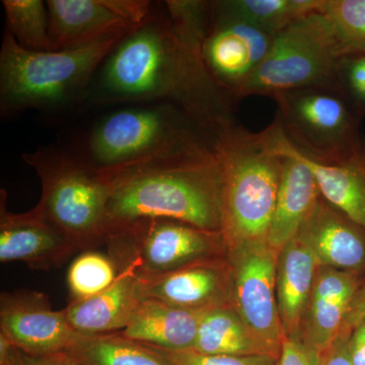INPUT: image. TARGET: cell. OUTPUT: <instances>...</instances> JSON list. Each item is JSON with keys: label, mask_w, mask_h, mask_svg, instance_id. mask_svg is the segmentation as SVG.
Instances as JSON below:
<instances>
[{"label": "cell", "mask_w": 365, "mask_h": 365, "mask_svg": "<svg viewBox=\"0 0 365 365\" xmlns=\"http://www.w3.org/2000/svg\"><path fill=\"white\" fill-rule=\"evenodd\" d=\"M209 13L210 1L153 2L148 18L98 67L85 105L169 103L217 135L232 126L237 102L211 78L201 55Z\"/></svg>", "instance_id": "obj_1"}, {"label": "cell", "mask_w": 365, "mask_h": 365, "mask_svg": "<svg viewBox=\"0 0 365 365\" xmlns=\"http://www.w3.org/2000/svg\"><path fill=\"white\" fill-rule=\"evenodd\" d=\"M217 136L176 105L144 103L112 107L69 148L116 180L155 165L215 155Z\"/></svg>", "instance_id": "obj_2"}, {"label": "cell", "mask_w": 365, "mask_h": 365, "mask_svg": "<svg viewBox=\"0 0 365 365\" xmlns=\"http://www.w3.org/2000/svg\"><path fill=\"white\" fill-rule=\"evenodd\" d=\"M151 218L222 232V170L217 153L118 177L108 204V232Z\"/></svg>", "instance_id": "obj_3"}, {"label": "cell", "mask_w": 365, "mask_h": 365, "mask_svg": "<svg viewBox=\"0 0 365 365\" xmlns=\"http://www.w3.org/2000/svg\"><path fill=\"white\" fill-rule=\"evenodd\" d=\"M124 36L59 51H31L4 28L0 50L1 119L28 110L58 116L85 105L93 76Z\"/></svg>", "instance_id": "obj_4"}, {"label": "cell", "mask_w": 365, "mask_h": 365, "mask_svg": "<svg viewBox=\"0 0 365 365\" xmlns=\"http://www.w3.org/2000/svg\"><path fill=\"white\" fill-rule=\"evenodd\" d=\"M222 170V235L227 247L267 241L282 176V158L268 129L253 133L232 124L216 140Z\"/></svg>", "instance_id": "obj_5"}, {"label": "cell", "mask_w": 365, "mask_h": 365, "mask_svg": "<svg viewBox=\"0 0 365 365\" xmlns=\"http://www.w3.org/2000/svg\"><path fill=\"white\" fill-rule=\"evenodd\" d=\"M37 173L42 195L35 206L78 251L106 244L108 204L115 180L91 168L61 145L40 148L23 155Z\"/></svg>", "instance_id": "obj_6"}, {"label": "cell", "mask_w": 365, "mask_h": 365, "mask_svg": "<svg viewBox=\"0 0 365 365\" xmlns=\"http://www.w3.org/2000/svg\"><path fill=\"white\" fill-rule=\"evenodd\" d=\"M342 55L328 21L318 9L276 34L265 59L242 86L237 101L249 96L274 98L312 86L339 90L336 63Z\"/></svg>", "instance_id": "obj_7"}, {"label": "cell", "mask_w": 365, "mask_h": 365, "mask_svg": "<svg viewBox=\"0 0 365 365\" xmlns=\"http://www.w3.org/2000/svg\"><path fill=\"white\" fill-rule=\"evenodd\" d=\"M106 245L118 270L130 267L140 280L227 254L222 232L167 218L138 220L110 230Z\"/></svg>", "instance_id": "obj_8"}, {"label": "cell", "mask_w": 365, "mask_h": 365, "mask_svg": "<svg viewBox=\"0 0 365 365\" xmlns=\"http://www.w3.org/2000/svg\"><path fill=\"white\" fill-rule=\"evenodd\" d=\"M276 119L290 143L307 157L338 160L361 145L360 117L340 90L312 86L287 91L273 98Z\"/></svg>", "instance_id": "obj_9"}, {"label": "cell", "mask_w": 365, "mask_h": 365, "mask_svg": "<svg viewBox=\"0 0 365 365\" xmlns=\"http://www.w3.org/2000/svg\"><path fill=\"white\" fill-rule=\"evenodd\" d=\"M277 252L267 241L227 247L232 307L262 352L279 359L284 333L276 295Z\"/></svg>", "instance_id": "obj_10"}, {"label": "cell", "mask_w": 365, "mask_h": 365, "mask_svg": "<svg viewBox=\"0 0 365 365\" xmlns=\"http://www.w3.org/2000/svg\"><path fill=\"white\" fill-rule=\"evenodd\" d=\"M275 36L220 11L210 1L201 45L203 63L216 85L237 102L242 86L265 59Z\"/></svg>", "instance_id": "obj_11"}, {"label": "cell", "mask_w": 365, "mask_h": 365, "mask_svg": "<svg viewBox=\"0 0 365 365\" xmlns=\"http://www.w3.org/2000/svg\"><path fill=\"white\" fill-rule=\"evenodd\" d=\"M52 51L126 35L148 18L150 0H47Z\"/></svg>", "instance_id": "obj_12"}, {"label": "cell", "mask_w": 365, "mask_h": 365, "mask_svg": "<svg viewBox=\"0 0 365 365\" xmlns=\"http://www.w3.org/2000/svg\"><path fill=\"white\" fill-rule=\"evenodd\" d=\"M0 333L31 356L66 353L83 337L64 309L54 311L47 295L28 289L0 295Z\"/></svg>", "instance_id": "obj_13"}, {"label": "cell", "mask_w": 365, "mask_h": 365, "mask_svg": "<svg viewBox=\"0 0 365 365\" xmlns=\"http://www.w3.org/2000/svg\"><path fill=\"white\" fill-rule=\"evenodd\" d=\"M267 129L273 150L281 155L283 165L267 235L269 246L279 253L299 234L322 194L313 172L295 155L277 119Z\"/></svg>", "instance_id": "obj_14"}, {"label": "cell", "mask_w": 365, "mask_h": 365, "mask_svg": "<svg viewBox=\"0 0 365 365\" xmlns=\"http://www.w3.org/2000/svg\"><path fill=\"white\" fill-rule=\"evenodd\" d=\"M140 299L160 300L179 309L203 313L232 307L227 256L206 259L148 279H139Z\"/></svg>", "instance_id": "obj_15"}, {"label": "cell", "mask_w": 365, "mask_h": 365, "mask_svg": "<svg viewBox=\"0 0 365 365\" xmlns=\"http://www.w3.org/2000/svg\"><path fill=\"white\" fill-rule=\"evenodd\" d=\"M6 192H0V261H21L29 267H59L78 250L37 208L25 213L7 210Z\"/></svg>", "instance_id": "obj_16"}, {"label": "cell", "mask_w": 365, "mask_h": 365, "mask_svg": "<svg viewBox=\"0 0 365 365\" xmlns=\"http://www.w3.org/2000/svg\"><path fill=\"white\" fill-rule=\"evenodd\" d=\"M295 237L313 252L321 266L365 276V228L323 197Z\"/></svg>", "instance_id": "obj_17"}, {"label": "cell", "mask_w": 365, "mask_h": 365, "mask_svg": "<svg viewBox=\"0 0 365 365\" xmlns=\"http://www.w3.org/2000/svg\"><path fill=\"white\" fill-rule=\"evenodd\" d=\"M362 277L321 266L302 319L300 339L319 354L325 352L342 328L346 312Z\"/></svg>", "instance_id": "obj_18"}, {"label": "cell", "mask_w": 365, "mask_h": 365, "mask_svg": "<svg viewBox=\"0 0 365 365\" xmlns=\"http://www.w3.org/2000/svg\"><path fill=\"white\" fill-rule=\"evenodd\" d=\"M140 300L139 279L133 269H119L116 280L88 299L71 300L64 309L72 328L81 336L122 332Z\"/></svg>", "instance_id": "obj_19"}, {"label": "cell", "mask_w": 365, "mask_h": 365, "mask_svg": "<svg viewBox=\"0 0 365 365\" xmlns=\"http://www.w3.org/2000/svg\"><path fill=\"white\" fill-rule=\"evenodd\" d=\"M319 267L313 252L297 237L278 254L276 295L284 338H300L302 319Z\"/></svg>", "instance_id": "obj_20"}, {"label": "cell", "mask_w": 365, "mask_h": 365, "mask_svg": "<svg viewBox=\"0 0 365 365\" xmlns=\"http://www.w3.org/2000/svg\"><path fill=\"white\" fill-rule=\"evenodd\" d=\"M201 313L189 312L160 300L140 299L124 337L140 344L170 351L193 349Z\"/></svg>", "instance_id": "obj_21"}, {"label": "cell", "mask_w": 365, "mask_h": 365, "mask_svg": "<svg viewBox=\"0 0 365 365\" xmlns=\"http://www.w3.org/2000/svg\"><path fill=\"white\" fill-rule=\"evenodd\" d=\"M290 145L295 155L313 172L322 197L327 202L365 228L364 141L350 155L333 160L307 157L292 143Z\"/></svg>", "instance_id": "obj_22"}, {"label": "cell", "mask_w": 365, "mask_h": 365, "mask_svg": "<svg viewBox=\"0 0 365 365\" xmlns=\"http://www.w3.org/2000/svg\"><path fill=\"white\" fill-rule=\"evenodd\" d=\"M192 350L209 355H266L232 307L201 313Z\"/></svg>", "instance_id": "obj_23"}, {"label": "cell", "mask_w": 365, "mask_h": 365, "mask_svg": "<svg viewBox=\"0 0 365 365\" xmlns=\"http://www.w3.org/2000/svg\"><path fill=\"white\" fill-rule=\"evenodd\" d=\"M67 354L81 365H176L150 346L121 333L83 336Z\"/></svg>", "instance_id": "obj_24"}, {"label": "cell", "mask_w": 365, "mask_h": 365, "mask_svg": "<svg viewBox=\"0 0 365 365\" xmlns=\"http://www.w3.org/2000/svg\"><path fill=\"white\" fill-rule=\"evenodd\" d=\"M220 11L275 36L283 29L318 11L321 0H220Z\"/></svg>", "instance_id": "obj_25"}, {"label": "cell", "mask_w": 365, "mask_h": 365, "mask_svg": "<svg viewBox=\"0 0 365 365\" xmlns=\"http://www.w3.org/2000/svg\"><path fill=\"white\" fill-rule=\"evenodd\" d=\"M6 29L21 47L31 51H52L50 19L43 0H2Z\"/></svg>", "instance_id": "obj_26"}, {"label": "cell", "mask_w": 365, "mask_h": 365, "mask_svg": "<svg viewBox=\"0 0 365 365\" xmlns=\"http://www.w3.org/2000/svg\"><path fill=\"white\" fill-rule=\"evenodd\" d=\"M119 270L109 254L88 250L69 266L67 284L71 300L88 299L100 294L116 280Z\"/></svg>", "instance_id": "obj_27"}, {"label": "cell", "mask_w": 365, "mask_h": 365, "mask_svg": "<svg viewBox=\"0 0 365 365\" xmlns=\"http://www.w3.org/2000/svg\"><path fill=\"white\" fill-rule=\"evenodd\" d=\"M319 11L328 21L343 55L365 52V0H321Z\"/></svg>", "instance_id": "obj_28"}, {"label": "cell", "mask_w": 365, "mask_h": 365, "mask_svg": "<svg viewBox=\"0 0 365 365\" xmlns=\"http://www.w3.org/2000/svg\"><path fill=\"white\" fill-rule=\"evenodd\" d=\"M338 86L353 111L365 115V52L342 55L336 63Z\"/></svg>", "instance_id": "obj_29"}, {"label": "cell", "mask_w": 365, "mask_h": 365, "mask_svg": "<svg viewBox=\"0 0 365 365\" xmlns=\"http://www.w3.org/2000/svg\"><path fill=\"white\" fill-rule=\"evenodd\" d=\"M151 348L176 365H279V359L270 355H209L192 349L170 351Z\"/></svg>", "instance_id": "obj_30"}, {"label": "cell", "mask_w": 365, "mask_h": 365, "mask_svg": "<svg viewBox=\"0 0 365 365\" xmlns=\"http://www.w3.org/2000/svg\"><path fill=\"white\" fill-rule=\"evenodd\" d=\"M279 365H322L321 354L299 337H285Z\"/></svg>", "instance_id": "obj_31"}, {"label": "cell", "mask_w": 365, "mask_h": 365, "mask_svg": "<svg viewBox=\"0 0 365 365\" xmlns=\"http://www.w3.org/2000/svg\"><path fill=\"white\" fill-rule=\"evenodd\" d=\"M351 333L340 332L332 345L322 353V365H353L349 351Z\"/></svg>", "instance_id": "obj_32"}, {"label": "cell", "mask_w": 365, "mask_h": 365, "mask_svg": "<svg viewBox=\"0 0 365 365\" xmlns=\"http://www.w3.org/2000/svg\"><path fill=\"white\" fill-rule=\"evenodd\" d=\"M365 319V276L362 277L356 292L353 295L340 332L352 333L362 319Z\"/></svg>", "instance_id": "obj_33"}, {"label": "cell", "mask_w": 365, "mask_h": 365, "mask_svg": "<svg viewBox=\"0 0 365 365\" xmlns=\"http://www.w3.org/2000/svg\"><path fill=\"white\" fill-rule=\"evenodd\" d=\"M349 351L353 365H365V319L353 329Z\"/></svg>", "instance_id": "obj_34"}, {"label": "cell", "mask_w": 365, "mask_h": 365, "mask_svg": "<svg viewBox=\"0 0 365 365\" xmlns=\"http://www.w3.org/2000/svg\"><path fill=\"white\" fill-rule=\"evenodd\" d=\"M19 365H81L67 353L44 355V356H31L20 350Z\"/></svg>", "instance_id": "obj_35"}, {"label": "cell", "mask_w": 365, "mask_h": 365, "mask_svg": "<svg viewBox=\"0 0 365 365\" xmlns=\"http://www.w3.org/2000/svg\"><path fill=\"white\" fill-rule=\"evenodd\" d=\"M20 349L4 334L0 333V365H19Z\"/></svg>", "instance_id": "obj_36"}]
</instances>
